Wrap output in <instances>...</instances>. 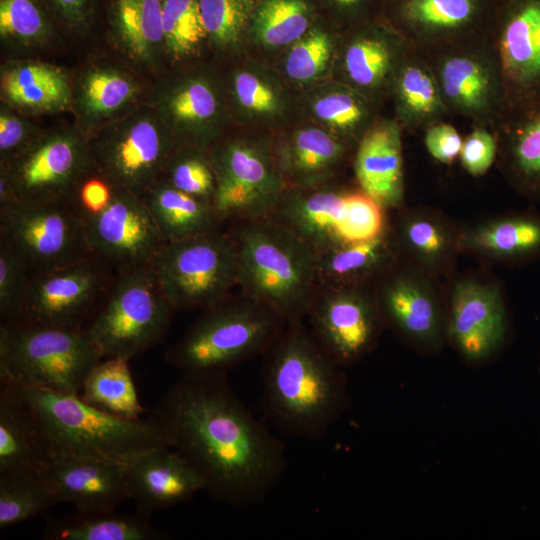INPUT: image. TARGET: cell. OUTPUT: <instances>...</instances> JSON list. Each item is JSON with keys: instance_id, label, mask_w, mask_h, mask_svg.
<instances>
[{"instance_id": "obj_1", "label": "cell", "mask_w": 540, "mask_h": 540, "mask_svg": "<svg viewBox=\"0 0 540 540\" xmlns=\"http://www.w3.org/2000/svg\"><path fill=\"white\" fill-rule=\"evenodd\" d=\"M153 414L219 502L261 504L285 472L283 444L238 399L227 374H181Z\"/></svg>"}, {"instance_id": "obj_2", "label": "cell", "mask_w": 540, "mask_h": 540, "mask_svg": "<svg viewBox=\"0 0 540 540\" xmlns=\"http://www.w3.org/2000/svg\"><path fill=\"white\" fill-rule=\"evenodd\" d=\"M262 360V404L270 421L306 441L325 436L347 407L346 380L305 321L286 322Z\"/></svg>"}, {"instance_id": "obj_3", "label": "cell", "mask_w": 540, "mask_h": 540, "mask_svg": "<svg viewBox=\"0 0 540 540\" xmlns=\"http://www.w3.org/2000/svg\"><path fill=\"white\" fill-rule=\"evenodd\" d=\"M226 230L237 249L240 293L285 322L304 320L317 286L315 251L271 217Z\"/></svg>"}, {"instance_id": "obj_4", "label": "cell", "mask_w": 540, "mask_h": 540, "mask_svg": "<svg viewBox=\"0 0 540 540\" xmlns=\"http://www.w3.org/2000/svg\"><path fill=\"white\" fill-rule=\"evenodd\" d=\"M12 385L34 410L51 458H100L124 463L146 449L171 446L154 414L148 419H124L86 403L78 394Z\"/></svg>"}, {"instance_id": "obj_5", "label": "cell", "mask_w": 540, "mask_h": 540, "mask_svg": "<svg viewBox=\"0 0 540 540\" xmlns=\"http://www.w3.org/2000/svg\"><path fill=\"white\" fill-rule=\"evenodd\" d=\"M285 323L241 293L231 295L203 309L164 358L181 374H227L262 356Z\"/></svg>"}, {"instance_id": "obj_6", "label": "cell", "mask_w": 540, "mask_h": 540, "mask_svg": "<svg viewBox=\"0 0 540 540\" xmlns=\"http://www.w3.org/2000/svg\"><path fill=\"white\" fill-rule=\"evenodd\" d=\"M102 360L85 329L28 322L0 323V379L63 394H79Z\"/></svg>"}, {"instance_id": "obj_7", "label": "cell", "mask_w": 540, "mask_h": 540, "mask_svg": "<svg viewBox=\"0 0 540 540\" xmlns=\"http://www.w3.org/2000/svg\"><path fill=\"white\" fill-rule=\"evenodd\" d=\"M176 310L153 265L117 271L85 331L101 355L131 359L165 337Z\"/></svg>"}, {"instance_id": "obj_8", "label": "cell", "mask_w": 540, "mask_h": 540, "mask_svg": "<svg viewBox=\"0 0 540 540\" xmlns=\"http://www.w3.org/2000/svg\"><path fill=\"white\" fill-rule=\"evenodd\" d=\"M153 267L176 312L214 306L238 284L237 249L224 227L166 242Z\"/></svg>"}, {"instance_id": "obj_9", "label": "cell", "mask_w": 540, "mask_h": 540, "mask_svg": "<svg viewBox=\"0 0 540 540\" xmlns=\"http://www.w3.org/2000/svg\"><path fill=\"white\" fill-rule=\"evenodd\" d=\"M0 241L18 255L31 276L92 255L75 200L16 199L0 206Z\"/></svg>"}, {"instance_id": "obj_10", "label": "cell", "mask_w": 540, "mask_h": 540, "mask_svg": "<svg viewBox=\"0 0 540 540\" xmlns=\"http://www.w3.org/2000/svg\"><path fill=\"white\" fill-rule=\"evenodd\" d=\"M93 173L88 139L73 130L38 135L4 164L0 173V206L13 200H75Z\"/></svg>"}, {"instance_id": "obj_11", "label": "cell", "mask_w": 540, "mask_h": 540, "mask_svg": "<svg viewBox=\"0 0 540 540\" xmlns=\"http://www.w3.org/2000/svg\"><path fill=\"white\" fill-rule=\"evenodd\" d=\"M94 172L115 187L142 196L179 148L157 112H138L88 139Z\"/></svg>"}, {"instance_id": "obj_12", "label": "cell", "mask_w": 540, "mask_h": 540, "mask_svg": "<svg viewBox=\"0 0 540 540\" xmlns=\"http://www.w3.org/2000/svg\"><path fill=\"white\" fill-rule=\"evenodd\" d=\"M215 213L223 226L270 217L286 188L267 148L233 140L213 148Z\"/></svg>"}, {"instance_id": "obj_13", "label": "cell", "mask_w": 540, "mask_h": 540, "mask_svg": "<svg viewBox=\"0 0 540 540\" xmlns=\"http://www.w3.org/2000/svg\"><path fill=\"white\" fill-rule=\"evenodd\" d=\"M304 321L319 346L342 368L371 352L385 325L373 286L317 284Z\"/></svg>"}, {"instance_id": "obj_14", "label": "cell", "mask_w": 540, "mask_h": 540, "mask_svg": "<svg viewBox=\"0 0 540 540\" xmlns=\"http://www.w3.org/2000/svg\"><path fill=\"white\" fill-rule=\"evenodd\" d=\"M450 115L492 128L506 110L500 66L490 43H471L424 56Z\"/></svg>"}, {"instance_id": "obj_15", "label": "cell", "mask_w": 540, "mask_h": 540, "mask_svg": "<svg viewBox=\"0 0 540 540\" xmlns=\"http://www.w3.org/2000/svg\"><path fill=\"white\" fill-rule=\"evenodd\" d=\"M115 274L91 255L33 275L23 310L14 322L85 329L108 294Z\"/></svg>"}, {"instance_id": "obj_16", "label": "cell", "mask_w": 540, "mask_h": 540, "mask_svg": "<svg viewBox=\"0 0 540 540\" xmlns=\"http://www.w3.org/2000/svg\"><path fill=\"white\" fill-rule=\"evenodd\" d=\"M82 214L91 254L116 272L153 265L166 244L143 199L123 188Z\"/></svg>"}, {"instance_id": "obj_17", "label": "cell", "mask_w": 540, "mask_h": 540, "mask_svg": "<svg viewBox=\"0 0 540 540\" xmlns=\"http://www.w3.org/2000/svg\"><path fill=\"white\" fill-rule=\"evenodd\" d=\"M495 20L484 0H401L395 30L425 56L490 40Z\"/></svg>"}, {"instance_id": "obj_18", "label": "cell", "mask_w": 540, "mask_h": 540, "mask_svg": "<svg viewBox=\"0 0 540 540\" xmlns=\"http://www.w3.org/2000/svg\"><path fill=\"white\" fill-rule=\"evenodd\" d=\"M490 43L504 82L506 109L539 99L540 0H505Z\"/></svg>"}, {"instance_id": "obj_19", "label": "cell", "mask_w": 540, "mask_h": 540, "mask_svg": "<svg viewBox=\"0 0 540 540\" xmlns=\"http://www.w3.org/2000/svg\"><path fill=\"white\" fill-rule=\"evenodd\" d=\"M128 498L137 512L149 517L159 509L191 500L204 490L201 477L171 446H158L136 453L124 462Z\"/></svg>"}, {"instance_id": "obj_20", "label": "cell", "mask_w": 540, "mask_h": 540, "mask_svg": "<svg viewBox=\"0 0 540 540\" xmlns=\"http://www.w3.org/2000/svg\"><path fill=\"white\" fill-rule=\"evenodd\" d=\"M39 476L57 503H72L77 512L115 510L128 498L124 463L118 461L53 457Z\"/></svg>"}, {"instance_id": "obj_21", "label": "cell", "mask_w": 540, "mask_h": 540, "mask_svg": "<svg viewBox=\"0 0 540 540\" xmlns=\"http://www.w3.org/2000/svg\"><path fill=\"white\" fill-rule=\"evenodd\" d=\"M507 329L498 290L472 280L458 283L452 295L448 335L466 359L478 362L502 345Z\"/></svg>"}, {"instance_id": "obj_22", "label": "cell", "mask_w": 540, "mask_h": 540, "mask_svg": "<svg viewBox=\"0 0 540 540\" xmlns=\"http://www.w3.org/2000/svg\"><path fill=\"white\" fill-rule=\"evenodd\" d=\"M350 190L327 185L286 187L270 216L316 254L344 243L347 197Z\"/></svg>"}, {"instance_id": "obj_23", "label": "cell", "mask_w": 540, "mask_h": 540, "mask_svg": "<svg viewBox=\"0 0 540 540\" xmlns=\"http://www.w3.org/2000/svg\"><path fill=\"white\" fill-rule=\"evenodd\" d=\"M384 324L424 347L442 342L443 320L431 292L394 265L373 285Z\"/></svg>"}, {"instance_id": "obj_24", "label": "cell", "mask_w": 540, "mask_h": 540, "mask_svg": "<svg viewBox=\"0 0 540 540\" xmlns=\"http://www.w3.org/2000/svg\"><path fill=\"white\" fill-rule=\"evenodd\" d=\"M491 130L502 172L520 193L540 200V98L506 109Z\"/></svg>"}, {"instance_id": "obj_25", "label": "cell", "mask_w": 540, "mask_h": 540, "mask_svg": "<svg viewBox=\"0 0 540 540\" xmlns=\"http://www.w3.org/2000/svg\"><path fill=\"white\" fill-rule=\"evenodd\" d=\"M402 127L394 120L376 121L357 143L354 170L361 191L383 208L403 198Z\"/></svg>"}, {"instance_id": "obj_26", "label": "cell", "mask_w": 540, "mask_h": 540, "mask_svg": "<svg viewBox=\"0 0 540 540\" xmlns=\"http://www.w3.org/2000/svg\"><path fill=\"white\" fill-rule=\"evenodd\" d=\"M50 460L34 410L14 385L0 380V475L39 474Z\"/></svg>"}, {"instance_id": "obj_27", "label": "cell", "mask_w": 540, "mask_h": 540, "mask_svg": "<svg viewBox=\"0 0 540 540\" xmlns=\"http://www.w3.org/2000/svg\"><path fill=\"white\" fill-rule=\"evenodd\" d=\"M411 49L395 29L357 33L344 50L346 77L365 96L391 92L396 74Z\"/></svg>"}, {"instance_id": "obj_28", "label": "cell", "mask_w": 540, "mask_h": 540, "mask_svg": "<svg viewBox=\"0 0 540 540\" xmlns=\"http://www.w3.org/2000/svg\"><path fill=\"white\" fill-rule=\"evenodd\" d=\"M397 241L387 229L361 242L343 243L316 254L317 284L373 286L396 264Z\"/></svg>"}, {"instance_id": "obj_29", "label": "cell", "mask_w": 540, "mask_h": 540, "mask_svg": "<svg viewBox=\"0 0 540 540\" xmlns=\"http://www.w3.org/2000/svg\"><path fill=\"white\" fill-rule=\"evenodd\" d=\"M391 93L395 120L402 129L424 131L451 116L429 62L413 49L399 68Z\"/></svg>"}, {"instance_id": "obj_30", "label": "cell", "mask_w": 540, "mask_h": 540, "mask_svg": "<svg viewBox=\"0 0 540 540\" xmlns=\"http://www.w3.org/2000/svg\"><path fill=\"white\" fill-rule=\"evenodd\" d=\"M113 38L133 59L151 64L164 44L162 0H104Z\"/></svg>"}, {"instance_id": "obj_31", "label": "cell", "mask_w": 540, "mask_h": 540, "mask_svg": "<svg viewBox=\"0 0 540 540\" xmlns=\"http://www.w3.org/2000/svg\"><path fill=\"white\" fill-rule=\"evenodd\" d=\"M166 242L182 240L224 226L213 204L159 178L142 196Z\"/></svg>"}, {"instance_id": "obj_32", "label": "cell", "mask_w": 540, "mask_h": 540, "mask_svg": "<svg viewBox=\"0 0 540 540\" xmlns=\"http://www.w3.org/2000/svg\"><path fill=\"white\" fill-rule=\"evenodd\" d=\"M345 145L319 128L299 130L287 147L274 157L286 187H308L321 184L339 165ZM285 184V183H284Z\"/></svg>"}, {"instance_id": "obj_33", "label": "cell", "mask_w": 540, "mask_h": 540, "mask_svg": "<svg viewBox=\"0 0 540 540\" xmlns=\"http://www.w3.org/2000/svg\"><path fill=\"white\" fill-rule=\"evenodd\" d=\"M5 101L29 112L61 110L71 101L67 76L51 65L25 62L7 69L1 78Z\"/></svg>"}, {"instance_id": "obj_34", "label": "cell", "mask_w": 540, "mask_h": 540, "mask_svg": "<svg viewBox=\"0 0 540 540\" xmlns=\"http://www.w3.org/2000/svg\"><path fill=\"white\" fill-rule=\"evenodd\" d=\"M48 540H160L165 535L149 523V517L115 510L77 512L48 520L44 528Z\"/></svg>"}, {"instance_id": "obj_35", "label": "cell", "mask_w": 540, "mask_h": 540, "mask_svg": "<svg viewBox=\"0 0 540 540\" xmlns=\"http://www.w3.org/2000/svg\"><path fill=\"white\" fill-rule=\"evenodd\" d=\"M78 395L86 403L120 418L141 419L146 412L137 394L129 359L99 361L86 377Z\"/></svg>"}, {"instance_id": "obj_36", "label": "cell", "mask_w": 540, "mask_h": 540, "mask_svg": "<svg viewBox=\"0 0 540 540\" xmlns=\"http://www.w3.org/2000/svg\"><path fill=\"white\" fill-rule=\"evenodd\" d=\"M138 92V84L130 75L116 69H94L79 83L77 108L87 119L100 120L126 108Z\"/></svg>"}, {"instance_id": "obj_37", "label": "cell", "mask_w": 540, "mask_h": 540, "mask_svg": "<svg viewBox=\"0 0 540 540\" xmlns=\"http://www.w3.org/2000/svg\"><path fill=\"white\" fill-rule=\"evenodd\" d=\"M468 245L486 254L519 258L540 252V220L516 217L496 221L473 231Z\"/></svg>"}, {"instance_id": "obj_38", "label": "cell", "mask_w": 540, "mask_h": 540, "mask_svg": "<svg viewBox=\"0 0 540 540\" xmlns=\"http://www.w3.org/2000/svg\"><path fill=\"white\" fill-rule=\"evenodd\" d=\"M57 504L39 474L0 475V529L27 521Z\"/></svg>"}, {"instance_id": "obj_39", "label": "cell", "mask_w": 540, "mask_h": 540, "mask_svg": "<svg viewBox=\"0 0 540 540\" xmlns=\"http://www.w3.org/2000/svg\"><path fill=\"white\" fill-rule=\"evenodd\" d=\"M309 26L304 0H264L254 15V31L267 46H283L302 38Z\"/></svg>"}, {"instance_id": "obj_40", "label": "cell", "mask_w": 540, "mask_h": 540, "mask_svg": "<svg viewBox=\"0 0 540 540\" xmlns=\"http://www.w3.org/2000/svg\"><path fill=\"white\" fill-rule=\"evenodd\" d=\"M57 24L44 0H0V35L13 43H38Z\"/></svg>"}, {"instance_id": "obj_41", "label": "cell", "mask_w": 540, "mask_h": 540, "mask_svg": "<svg viewBox=\"0 0 540 540\" xmlns=\"http://www.w3.org/2000/svg\"><path fill=\"white\" fill-rule=\"evenodd\" d=\"M164 45L176 58L194 52L208 37L199 0H162Z\"/></svg>"}, {"instance_id": "obj_42", "label": "cell", "mask_w": 540, "mask_h": 540, "mask_svg": "<svg viewBox=\"0 0 540 540\" xmlns=\"http://www.w3.org/2000/svg\"><path fill=\"white\" fill-rule=\"evenodd\" d=\"M163 178L174 188L213 204L216 179L209 158L199 148L179 147L169 159Z\"/></svg>"}, {"instance_id": "obj_43", "label": "cell", "mask_w": 540, "mask_h": 540, "mask_svg": "<svg viewBox=\"0 0 540 540\" xmlns=\"http://www.w3.org/2000/svg\"><path fill=\"white\" fill-rule=\"evenodd\" d=\"M159 107L161 113L175 123L197 125L215 116L218 102L206 82L190 80L164 95Z\"/></svg>"}, {"instance_id": "obj_44", "label": "cell", "mask_w": 540, "mask_h": 540, "mask_svg": "<svg viewBox=\"0 0 540 540\" xmlns=\"http://www.w3.org/2000/svg\"><path fill=\"white\" fill-rule=\"evenodd\" d=\"M366 98L352 91H336L330 93L314 104L316 116L338 130L345 136L359 132L361 136L369 129L365 127L370 119Z\"/></svg>"}, {"instance_id": "obj_45", "label": "cell", "mask_w": 540, "mask_h": 540, "mask_svg": "<svg viewBox=\"0 0 540 540\" xmlns=\"http://www.w3.org/2000/svg\"><path fill=\"white\" fill-rule=\"evenodd\" d=\"M208 36L219 45L236 43L250 19L253 0H199Z\"/></svg>"}, {"instance_id": "obj_46", "label": "cell", "mask_w": 540, "mask_h": 540, "mask_svg": "<svg viewBox=\"0 0 540 540\" xmlns=\"http://www.w3.org/2000/svg\"><path fill=\"white\" fill-rule=\"evenodd\" d=\"M31 275L18 255L0 241V323L16 321L25 304Z\"/></svg>"}, {"instance_id": "obj_47", "label": "cell", "mask_w": 540, "mask_h": 540, "mask_svg": "<svg viewBox=\"0 0 540 540\" xmlns=\"http://www.w3.org/2000/svg\"><path fill=\"white\" fill-rule=\"evenodd\" d=\"M402 244L423 262L437 263L449 250V238L445 228L428 216H409L399 230Z\"/></svg>"}, {"instance_id": "obj_48", "label": "cell", "mask_w": 540, "mask_h": 540, "mask_svg": "<svg viewBox=\"0 0 540 540\" xmlns=\"http://www.w3.org/2000/svg\"><path fill=\"white\" fill-rule=\"evenodd\" d=\"M384 209L360 189L350 191L343 230L344 243L366 241L382 234L388 227Z\"/></svg>"}, {"instance_id": "obj_49", "label": "cell", "mask_w": 540, "mask_h": 540, "mask_svg": "<svg viewBox=\"0 0 540 540\" xmlns=\"http://www.w3.org/2000/svg\"><path fill=\"white\" fill-rule=\"evenodd\" d=\"M332 52L330 37L313 30L295 42L286 59V72L294 80L316 78L328 64Z\"/></svg>"}, {"instance_id": "obj_50", "label": "cell", "mask_w": 540, "mask_h": 540, "mask_svg": "<svg viewBox=\"0 0 540 540\" xmlns=\"http://www.w3.org/2000/svg\"><path fill=\"white\" fill-rule=\"evenodd\" d=\"M498 142L494 132L485 126L473 125L463 139L460 160L472 176L485 174L497 159Z\"/></svg>"}, {"instance_id": "obj_51", "label": "cell", "mask_w": 540, "mask_h": 540, "mask_svg": "<svg viewBox=\"0 0 540 540\" xmlns=\"http://www.w3.org/2000/svg\"><path fill=\"white\" fill-rule=\"evenodd\" d=\"M57 24L73 32H85L96 21L99 0H44Z\"/></svg>"}, {"instance_id": "obj_52", "label": "cell", "mask_w": 540, "mask_h": 540, "mask_svg": "<svg viewBox=\"0 0 540 540\" xmlns=\"http://www.w3.org/2000/svg\"><path fill=\"white\" fill-rule=\"evenodd\" d=\"M234 89L240 104L248 110L271 113L278 107L273 90L251 73H239L234 80Z\"/></svg>"}, {"instance_id": "obj_53", "label": "cell", "mask_w": 540, "mask_h": 540, "mask_svg": "<svg viewBox=\"0 0 540 540\" xmlns=\"http://www.w3.org/2000/svg\"><path fill=\"white\" fill-rule=\"evenodd\" d=\"M424 144L435 160L451 164L460 155L463 139L454 126L441 121L424 130Z\"/></svg>"}, {"instance_id": "obj_54", "label": "cell", "mask_w": 540, "mask_h": 540, "mask_svg": "<svg viewBox=\"0 0 540 540\" xmlns=\"http://www.w3.org/2000/svg\"><path fill=\"white\" fill-rule=\"evenodd\" d=\"M37 136L23 119L2 108L0 113L1 164L13 158Z\"/></svg>"}, {"instance_id": "obj_55", "label": "cell", "mask_w": 540, "mask_h": 540, "mask_svg": "<svg viewBox=\"0 0 540 540\" xmlns=\"http://www.w3.org/2000/svg\"><path fill=\"white\" fill-rule=\"evenodd\" d=\"M339 4L344 6H351L359 2L360 0H336Z\"/></svg>"}]
</instances>
